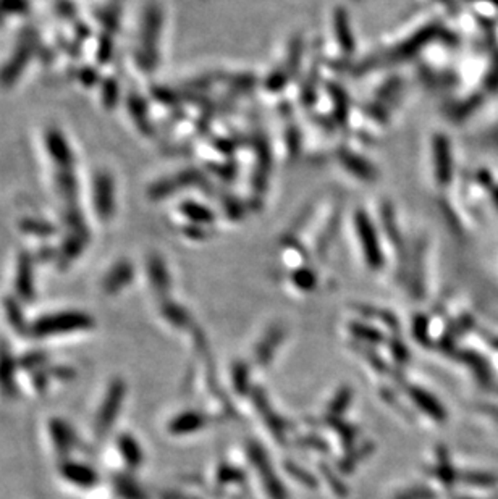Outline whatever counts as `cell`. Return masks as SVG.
I'll return each mask as SVG.
<instances>
[{
	"label": "cell",
	"mask_w": 498,
	"mask_h": 499,
	"mask_svg": "<svg viewBox=\"0 0 498 499\" xmlns=\"http://www.w3.org/2000/svg\"><path fill=\"white\" fill-rule=\"evenodd\" d=\"M131 278H133V268H131L128 262H120L119 266L112 268L104 278V291L107 294L119 293L120 289H123L126 284L131 282Z\"/></svg>",
	"instance_id": "11"
},
{
	"label": "cell",
	"mask_w": 498,
	"mask_h": 499,
	"mask_svg": "<svg viewBox=\"0 0 498 499\" xmlns=\"http://www.w3.org/2000/svg\"><path fill=\"white\" fill-rule=\"evenodd\" d=\"M49 435L52 440L55 454H59L62 461H67L75 447L78 446V436H76L75 430L71 429V425H68V422L54 417L49 420Z\"/></svg>",
	"instance_id": "4"
},
{
	"label": "cell",
	"mask_w": 498,
	"mask_h": 499,
	"mask_svg": "<svg viewBox=\"0 0 498 499\" xmlns=\"http://www.w3.org/2000/svg\"><path fill=\"white\" fill-rule=\"evenodd\" d=\"M352 394L353 393H352V390H349V388H342L338 391L337 396L333 398V401L330 402V407H329L330 417H338V415L343 414V410L347 409L348 404H349V401H352Z\"/></svg>",
	"instance_id": "23"
},
{
	"label": "cell",
	"mask_w": 498,
	"mask_h": 499,
	"mask_svg": "<svg viewBox=\"0 0 498 499\" xmlns=\"http://www.w3.org/2000/svg\"><path fill=\"white\" fill-rule=\"evenodd\" d=\"M160 499H197V498L183 495V493H176V491H165L162 493Z\"/></svg>",
	"instance_id": "34"
},
{
	"label": "cell",
	"mask_w": 498,
	"mask_h": 499,
	"mask_svg": "<svg viewBox=\"0 0 498 499\" xmlns=\"http://www.w3.org/2000/svg\"><path fill=\"white\" fill-rule=\"evenodd\" d=\"M126 398V383L121 378H114L107 386L105 396L103 404L99 407L98 417H96L94 431L99 436V440L109 435L114 429L116 419H119L120 409L123 406Z\"/></svg>",
	"instance_id": "2"
},
{
	"label": "cell",
	"mask_w": 498,
	"mask_h": 499,
	"mask_svg": "<svg viewBox=\"0 0 498 499\" xmlns=\"http://www.w3.org/2000/svg\"><path fill=\"white\" fill-rule=\"evenodd\" d=\"M370 452H372V445L368 443V445H364L363 447H359V450L353 451L352 454L345 457L343 462H340V470L345 473H349L356 467V464H358L361 459H364V457H368Z\"/></svg>",
	"instance_id": "21"
},
{
	"label": "cell",
	"mask_w": 498,
	"mask_h": 499,
	"mask_svg": "<svg viewBox=\"0 0 498 499\" xmlns=\"http://www.w3.org/2000/svg\"><path fill=\"white\" fill-rule=\"evenodd\" d=\"M393 348H391V353H393V355L396 359H398V362H408V349L405 348L403 343L401 341H393Z\"/></svg>",
	"instance_id": "33"
},
{
	"label": "cell",
	"mask_w": 498,
	"mask_h": 499,
	"mask_svg": "<svg viewBox=\"0 0 498 499\" xmlns=\"http://www.w3.org/2000/svg\"><path fill=\"white\" fill-rule=\"evenodd\" d=\"M116 447H119L120 456L123 457L126 466L130 468H138L142 464V450L139 443L136 441L135 436H131L130 433H121V435L116 438Z\"/></svg>",
	"instance_id": "10"
},
{
	"label": "cell",
	"mask_w": 498,
	"mask_h": 499,
	"mask_svg": "<svg viewBox=\"0 0 498 499\" xmlns=\"http://www.w3.org/2000/svg\"><path fill=\"white\" fill-rule=\"evenodd\" d=\"M294 284H296L298 288L304 289V291H311V289L316 286V282H317V277L314 275L312 272H309V270H299L298 273H294Z\"/></svg>",
	"instance_id": "26"
},
{
	"label": "cell",
	"mask_w": 498,
	"mask_h": 499,
	"mask_svg": "<svg viewBox=\"0 0 498 499\" xmlns=\"http://www.w3.org/2000/svg\"><path fill=\"white\" fill-rule=\"evenodd\" d=\"M217 480L220 485H228V483H241L243 480H245V473H243L240 468H236V467L222 464L220 467H218Z\"/></svg>",
	"instance_id": "22"
},
{
	"label": "cell",
	"mask_w": 498,
	"mask_h": 499,
	"mask_svg": "<svg viewBox=\"0 0 498 499\" xmlns=\"http://www.w3.org/2000/svg\"><path fill=\"white\" fill-rule=\"evenodd\" d=\"M320 468H322V472H324L325 478H327V482L330 483V485H332L333 491L337 493V495H340V496H345V495H347V486L343 485V482L340 480V478L335 477V475H333V472L330 470V468H327L325 466H320Z\"/></svg>",
	"instance_id": "30"
},
{
	"label": "cell",
	"mask_w": 498,
	"mask_h": 499,
	"mask_svg": "<svg viewBox=\"0 0 498 499\" xmlns=\"http://www.w3.org/2000/svg\"><path fill=\"white\" fill-rule=\"evenodd\" d=\"M248 456L254 464V467H256L259 475H261V480L264 483V486H266V491L267 495L271 496V499H288V493L285 490L280 478H278L277 473L273 472L266 450H262L261 445H257L256 441H251L248 443Z\"/></svg>",
	"instance_id": "3"
},
{
	"label": "cell",
	"mask_w": 498,
	"mask_h": 499,
	"mask_svg": "<svg viewBox=\"0 0 498 499\" xmlns=\"http://www.w3.org/2000/svg\"><path fill=\"white\" fill-rule=\"evenodd\" d=\"M17 291L23 300H33L34 298V283H33V267L29 259H22L17 275Z\"/></svg>",
	"instance_id": "14"
},
{
	"label": "cell",
	"mask_w": 498,
	"mask_h": 499,
	"mask_svg": "<svg viewBox=\"0 0 498 499\" xmlns=\"http://www.w3.org/2000/svg\"><path fill=\"white\" fill-rule=\"evenodd\" d=\"M285 336V332L280 328V327H276L272 328L271 332L267 333L266 338H264V341L261 344H259L257 348V353H256V358H257V364L259 365H267L269 362H271L272 355L273 353H276L277 346L282 343Z\"/></svg>",
	"instance_id": "15"
},
{
	"label": "cell",
	"mask_w": 498,
	"mask_h": 499,
	"mask_svg": "<svg viewBox=\"0 0 498 499\" xmlns=\"http://www.w3.org/2000/svg\"><path fill=\"white\" fill-rule=\"evenodd\" d=\"M349 330H352V333L356 336V338L368 341L370 344H379L384 341L382 333L377 332V330L372 327H368V325L364 323H352Z\"/></svg>",
	"instance_id": "20"
},
{
	"label": "cell",
	"mask_w": 498,
	"mask_h": 499,
	"mask_svg": "<svg viewBox=\"0 0 498 499\" xmlns=\"http://www.w3.org/2000/svg\"><path fill=\"white\" fill-rule=\"evenodd\" d=\"M434 493L427 490V488H413V490L400 493L395 499H434Z\"/></svg>",
	"instance_id": "31"
},
{
	"label": "cell",
	"mask_w": 498,
	"mask_h": 499,
	"mask_svg": "<svg viewBox=\"0 0 498 499\" xmlns=\"http://www.w3.org/2000/svg\"><path fill=\"white\" fill-rule=\"evenodd\" d=\"M114 490L120 499H149L133 477L119 473L114 477Z\"/></svg>",
	"instance_id": "13"
},
{
	"label": "cell",
	"mask_w": 498,
	"mask_h": 499,
	"mask_svg": "<svg viewBox=\"0 0 498 499\" xmlns=\"http://www.w3.org/2000/svg\"><path fill=\"white\" fill-rule=\"evenodd\" d=\"M329 422L332 424L333 429L340 433L345 446H352L356 440V430L352 429V427L347 424H340V422L337 420V417H329Z\"/></svg>",
	"instance_id": "25"
},
{
	"label": "cell",
	"mask_w": 498,
	"mask_h": 499,
	"mask_svg": "<svg viewBox=\"0 0 498 499\" xmlns=\"http://www.w3.org/2000/svg\"><path fill=\"white\" fill-rule=\"evenodd\" d=\"M31 376H33V385H34L36 391H38L39 394H44L45 391H47L49 380H50V375H49V371H47V367H45L44 370L34 371V374H33Z\"/></svg>",
	"instance_id": "29"
},
{
	"label": "cell",
	"mask_w": 498,
	"mask_h": 499,
	"mask_svg": "<svg viewBox=\"0 0 498 499\" xmlns=\"http://www.w3.org/2000/svg\"><path fill=\"white\" fill-rule=\"evenodd\" d=\"M60 473L65 480L70 482L71 485L80 488H93L99 483V473L91 466L81 464L76 461H62L60 464Z\"/></svg>",
	"instance_id": "7"
},
{
	"label": "cell",
	"mask_w": 498,
	"mask_h": 499,
	"mask_svg": "<svg viewBox=\"0 0 498 499\" xmlns=\"http://www.w3.org/2000/svg\"><path fill=\"white\" fill-rule=\"evenodd\" d=\"M149 275H151L152 286H154L156 291L159 294H165L167 289L170 286V283H169V273H167V268L160 259L157 257L151 259Z\"/></svg>",
	"instance_id": "17"
},
{
	"label": "cell",
	"mask_w": 498,
	"mask_h": 499,
	"mask_svg": "<svg viewBox=\"0 0 498 499\" xmlns=\"http://www.w3.org/2000/svg\"><path fill=\"white\" fill-rule=\"evenodd\" d=\"M17 359L13 358L7 341H0V393L7 399H15L17 388Z\"/></svg>",
	"instance_id": "5"
},
{
	"label": "cell",
	"mask_w": 498,
	"mask_h": 499,
	"mask_svg": "<svg viewBox=\"0 0 498 499\" xmlns=\"http://www.w3.org/2000/svg\"><path fill=\"white\" fill-rule=\"evenodd\" d=\"M285 468H287L288 473H292L293 478H296L299 483H303V485H306L309 488L317 486L316 477H314L312 473H309L306 468L299 467L298 464H294V462H287V464H285Z\"/></svg>",
	"instance_id": "24"
},
{
	"label": "cell",
	"mask_w": 498,
	"mask_h": 499,
	"mask_svg": "<svg viewBox=\"0 0 498 499\" xmlns=\"http://www.w3.org/2000/svg\"><path fill=\"white\" fill-rule=\"evenodd\" d=\"M5 314H7V318L10 325L15 332L20 333L22 336H29V332H31V327H29L27 318H24V314L22 307H20L18 300L13 298H8L5 300Z\"/></svg>",
	"instance_id": "16"
},
{
	"label": "cell",
	"mask_w": 498,
	"mask_h": 499,
	"mask_svg": "<svg viewBox=\"0 0 498 499\" xmlns=\"http://www.w3.org/2000/svg\"><path fill=\"white\" fill-rule=\"evenodd\" d=\"M233 383H235L236 391L245 393L248 388V369L245 364H236L233 369Z\"/></svg>",
	"instance_id": "28"
},
{
	"label": "cell",
	"mask_w": 498,
	"mask_h": 499,
	"mask_svg": "<svg viewBox=\"0 0 498 499\" xmlns=\"http://www.w3.org/2000/svg\"><path fill=\"white\" fill-rule=\"evenodd\" d=\"M252 396H254V404H256L257 410L261 412L262 419L266 420L269 430L273 433L276 440L283 443L285 441V431H287V425H285L283 419L280 415H277L276 412L272 410V407H271V404H269L266 394H264L262 391L256 390L252 393Z\"/></svg>",
	"instance_id": "8"
},
{
	"label": "cell",
	"mask_w": 498,
	"mask_h": 499,
	"mask_svg": "<svg viewBox=\"0 0 498 499\" xmlns=\"http://www.w3.org/2000/svg\"><path fill=\"white\" fill-rule=\"evenodd\" d=\"M414 336L416 339L421 341V343H425L427 320L423 317V315H418V317L414 318Z\"/></svg>",
	"instance_id": "32"
},
{
	"label": "cell",
	"mask_w": 498,
	"mask_h": 499,
	"mask_svg": "<svg viewBox=\"0 0 498 499\" xmlns=\"http://www.w3.org/2000/svg\"><path fill=\"white\" fill-rule=\"evenodd\" d=\"M409 396L413 402L418 407H421L427 415H430L432 419L435 420H444L445 419V412L442 409V406L439 404L434 396H430L427 391L421 390V388H411L409 390Z\"/></svg>",
	"instance_id": "12"
},
{
	"label": "cell",
	"mask_w": 498,
	"mask_h": 499,
	"mask_svg": "<svg viewBox=\"0 0 498 499\" xmlns=\"http://www.w3.org/2000/svg\"><path fill=\"white\" fill-rule=\"evenodd\" d=\"M93 327H94V320L91 315H88L86 312H78V310H70V312L50 314L38 318L31 325L29 336L43 339V338H50V336L81 332V330H89Z\"/></svg>",
	"instance_id": "1"
},
{
	"label": "cell",
	"mask_w": 498,
	"mask_h": 499,
	"mask_svg": "<svg viewBox=\"0 0 498 499\" xmlns=\"http://www.w3.org/2000/svg\"><path fill=\"white\" fill-rule=\"evenodd\" d=\"M356 225H358L359 231V239H361V249H363L365 262L369 263L372 268L382 267V252H380L377 239H375V233L372 227L369 225V222H365V217L363 213H358L356 215Z\"/></svg>",
	"instance_id": "6"
},
{
	"label": "cell",
	"mask_w": 498,
	"mask_h": 499,
	"mask_svg": "<svg viewBox=\"0 0 498 499\" xmlns=\"http://www.w3.org/2000/svg\"><path fill=\"white\" fill-rule=\"evenodd\" d=\"M207 425V417L201 412L188 410L176 415L169 424V431L172 435H188V433L197 431Z\"/></svg>",
	"instance_id": "9"
},
{
	"label": "cell",
	"mask_w": 498,
	"mask_h": 499,
	"mask_svg": "<svg viewBox=\"0 0 498 499\" xmlns=\"http://www.w3.org/2000/svg\"><path fill=\"white\" fill-rule=\"evenodd\" d=\"M47 365H49V355L43 353V351H31V353H27L18 359L20 369L29 371L31 375L34 371L44 370Z\"/></svg>",
	"instance_id": "19"
},
{
	"label": "cell",
	"mask_w": 498,
	"mask_h": 499,
	"mask_svg": "<svg viewBox=\"0 0 498 499\" xmlns=\"http://www.w3.org/2000/svg\"><path fill=\"white\" fill-rule=\"evenodd\" d=\"M47 371L50 378H57L60 381H71L76 378V370L68 365H47Z\"/></svg>",
	"instance_id": "27"
},
{
	"label": "cell",
	"mask_w": 498,
	"mask_h": 499,
	"mask_svg": "<svg viewBox=\"0 0 498 499\" xmlns=\"http://www.w3.org/2000/svg\"><path fill=\"white\" fill-rule=\"evenodd\" d=\"M162 315H164L167 322L174 325L176 328H186L190 327L191 317L185 309L176 305L175 302H164L162 304Z\"/></svg>",
	"instance_id": "18"
}]
</instances>
